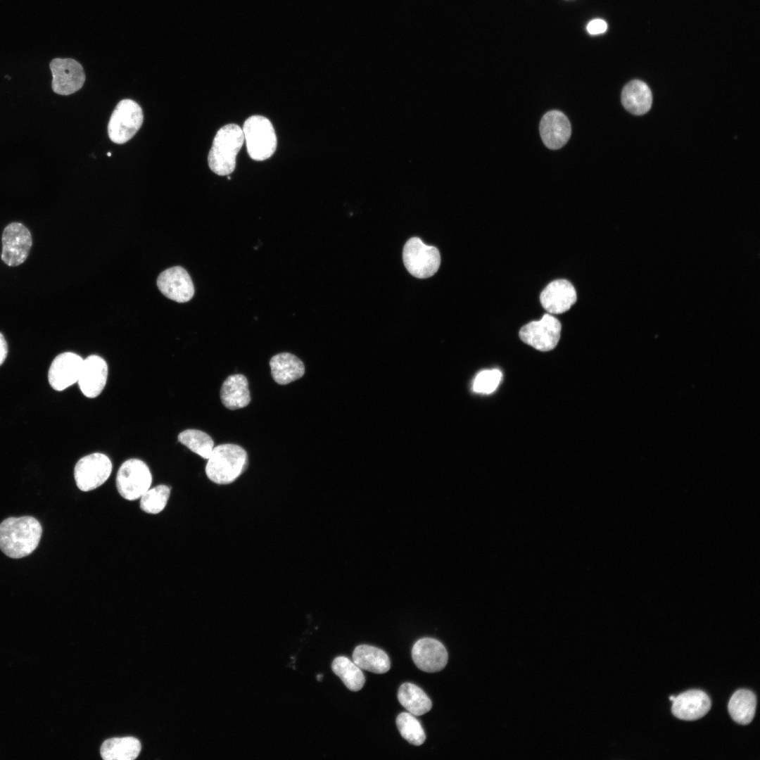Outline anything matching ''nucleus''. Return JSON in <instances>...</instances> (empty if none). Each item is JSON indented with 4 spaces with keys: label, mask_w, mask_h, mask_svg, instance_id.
I'll list each match as a JSON object with an SVG mask.
<instances>
[{
    "label": "nucleus",
    "mask_w": 760,
    "mask_h": 760,
    "mask_svg": "<svg viewBox=\"0 0 760 760\" xmlns=\"http://www.w3.org/2000/svg\"><path fill=\"white\" fill-rule=\"evenodd\" d=\"M42 528L34 517H9L0 524V549L8 557L21 558L37 547Z\"/></svg>",
    "instance_id": "obj_1"
},
{
    "label": "nucleus",
    "mask_w": 760,
    "mask_h": 760,
    "mask_svg": "<svg viewBox=\"0 0 760 760\" xmlns=\"http://www.w3.org/2000/svg\"><path fill=\"white\" fill-rule=\"evenodd\" d=\"M246 451L236 444H221L213 448L205 465L207 477L220 485L235 481L248 464Z\"/></svg>",
    "instance_id": "obj_2"
},
{
    "label": "nucleus",
    "mask_w": 760,
    "mask_h": 760,
    "mask_svg": "<svg viewBox=\"0 0 760 760\" xmlns=\"http://www.w3.org/2000/svg\"><path fill=\"white\" fill-rule=\"evenodd\" d=\"M244 141L242 129L236 124L221 127L213 139L208 161L210 170L221 176L231 174L236 158Z\"/></svg>",
    "instance_id": "obj_3"
},
{
    "label": "nucleus",
    "mask_w": 760,
    "mask_h": 760,
    "mask_svg": "<svg viewBox=\"0 0 760 760\" xmlns=\"http://www.w3.org/2000/svg\"><path fill=\"white\" fill-rule=\"evenodd\" d=\"M242 131L250 157L257 161L270 158L277 148V137L271 122L261 115H253L244 122Z\"/></svg>",
    "instance_id": "obj_4"
},
{
    "label": "nucleus",
    "mask_w": 760,
    "mask_h": 760,
    "mask_svg": "<svg viewBox=\"0 0 760 760\" xmlns=\"http://www.w3.org/2000/svg\"><path fill=\"white\" fill-rule=\"evenodd\" d=\"M144 120L141 106L131 99H123L115 106L108 125L110 139L118 144L130 140L140 129Z\"/></svg>",
    "instance_id": "obj_5"
},
{
    "label": "nucleus",
    "mask_w": 760,
    "mask_h": 760,
    "mask_svg": "<svg viewBox=\"0 0 760 760\" xmlns=\"http://www.w3.org/2000/svg\"><path fill=\"white\" fill-rule=\"evenodd\" d=\"M152 483L148 467L139 459L125 461L116 476V486L120 495L127 500H135L147 491Z\"/></svg>",
    "instance_id": "obj_6"
},
{
    "label": "nucleus",
    "mask_w": 760,
    "mask_h": 760,
    "mask_svg": "<svg viewBox=\"0 0 760 760\" xmlns=\"http://www.w3.org/2000/svg\"><path fill=\"white\" fill-rule=\"evenodd\" d=\"M403 259L408 272L420 279L433 276L441 264V255L437 248L424 244L418 237H412L406 242Z\"/></svg>",
    "instance_id": "obj_7"
},
{
    "label": "nucleus",
    "mask_w": 760,
    "mask_h": 760,
    "mask_svg": "<svg viewBox=\"0 0 760 760\" xmlns=\"http://www.w3.org/2000/svg\"><path fill=\"white\" fill-rule=\"evenodd\" d=\"M109 457L101 452L87 455L78 460L74 469L77 488L82 491L94 490L103 484L112 471Z\"/></svg>",
    "instance_id": "obj_8"
},
{
    "label": "nucleus",
    "mask_w": 760,
    "mask_h": 760,
    "mask_svg": "<svg viewBox=\"0 0 760 760\" xmlns=\"http://www.w3.org/2000/svg\"><path fill=\"white\" fill-rule=\"evenodd\" d=\"M1 260L10 267L23 263L30 253L32 239L30 232L21 223L12 222L3 232Z\"/></svg>",
    "instance_id": "obj_9"
},
{
    "label": "nucleus",
    "mask_w": 760,
    "mask_h": 760,
    "mask_svg": "<svg viewBox=\"0 0 760 760\" xmlns=\"http://www.w3.org/2000/svg\"><path fill=\"white\" fill-rule=\"evenodd\" d=\"M562 325L551 314H545L538 321H532L524 325L519 331V337L526 344L540 351L553 349L557 344Z\"/></svg>",
    "instance_id": "obj_10"
},
{
    "label": "nucleus",
    "mask_w": 760,
    "mask_h": 760,
    "mask_svg": "<svg viewBox=\"0 0 760 760\" xmlns=\"http://www.w3.org/2000/svg\"><path fill=\"white\" fill-rule=\"evenodd\" d=\"M49 67L53 77L51 87L56 94L68 96L82 87L85 74L82 65L75 59L56 58Z\"/></svg>",
    "instance_id": "obj_11"
},
{
    "label": "nucleus",
    "mask_w": 760,
    "mask_h": 760,
    "mask_svg": "<svg viewBox=\"0 0 760 760\" xmlns=\"http://www.w3.org/2000/svg\"><path fill=\"white\" fill-rule=\"evenodd\" d=\"M83 360L81 356L72 352L57 355L48 372L50 386L54 390L61 391L77 382Z\"/></svg>",
    "instance_id": "obj_12"
},
{
    "label": "nucleus",
    "mask_w": 760,
    "mask_h": 760,
    "mask_svg": "<svg viewBox=\"0 0 760 760\" xmlns=\"http://www.w3.org/2000/svg\"><path fill=\"white\" fill-rule=\"evenodd\" d=\"M412 657L418 669L425 672L435 673L445 667L448 654L445 646L438 640L424 638L414 644Z\"/></svg>",
    "instance_id": "obj_13"
},
{
    "label": "nucleus",
    "mask_w": 760,
    "mask_h": 760,
    "mask_svg": "<svg viewBox=\"0 0 760 760\" xmlns=\"http://www.w3.org/2000/svg\"><path fill=\"white\" fill-rule=\"evenodd\" d=\"M157 285L164 296L178 303L190 300L194 294V287L189 274L179 266L161 272L158 277Z\"/></svg>",
    "instance_id": "obj_14"
},
{
    "label": "nucleus",
    "mask_w": 760,
    "mask_h": 760,
    "mask_svg": "<svg viewBox=\"0 0 760 760\" xmlns=\"http://www.w3.org/2000/svg\"><path fill=\"white\" fill-rule=\"evenodd\" d=\"M108 370L106 362L97 355H91L83 360L77 383L84 395L94 398L102 392L106 384Z\"/></svg>",
    "instance_id": "obj_15"
},
{
    "label": "nucleus",
    "mask_w": 760,
    "mask_h": 760,
    "mask_svg": "<svg viewBox=\"0 0 760 760\" xmlns=\"http://www.w3.org/2000/svg\"><path fill=\"white\" fill-rule=\"evenodd\" d=\"M539 130L544 144L552 150L564 146L571 134V127L568 118L564 113L557 110H550L543 116Z\"/></svg>",
    "instance_id": "obj_16"
},
{
    "label": "nucleus",
    "mask_w": 760,
    "mask_h": 760,
    "mask_svg": "<svg viewBox=\"0 0 760 760\" xmlns=\"http://www.w3.org/2000/svg\"><path fill=\"white\" fill-rule=\"evenodd\" d=\"M540 301L549 314H562L570 309L576 301V292L573 284L566 279L550 282L541 292Z\"/></svg>",
    "instance_id": "obj_17"
},
{
    "label": "nucleus",
    "mask_w": 760,
    "mask_h": 760,
    "mask_svg": "<svg viewBox=\"0 0 760 760\" xmlns=\"http://www.w3.org/2000/svg\"><path fill=\"white\" fill-rule=\"evenodd\" d=\"M671 711L678 718L693 721L703 717L711 708L709 697L704 691L690 690L675 697Z\"/></svg>",
    "instance_id": "obj_18"
},
{
    "label": "nucleus",
    "mask_w": 760,
    "mask_h": 760,
    "mask_svg": "<svg viewBox=\"0 0 760 760\" xmlns=\"http://www.w3.org/2000/svg\"><path fill=\"white\" fill-rule=\"evenodd\" d=\"M220 398L223 405L229 410L246 407L251 402L246 377L241 374L229 376L221 386Z\"/></svg>",
    "instance_id": "obj_19"
},
{
    "label": "nucleus",
    "mask_w": 760,
    "mask_h": 760,
    "mask_svg": "<svg viewBox=\"0 0 760 760\" xmlns=\"http://www.w3.org/2000/svg\"><path fill=\"white\" fill-rule=\"evenodd\" d=\"M270 365L272 378L280 385L294 381L305 374L303 362L289 353H281L274 355L270 359Z\"/></svg>",
    "instance_id": "obj_20"
},
{
    "label": "nucleus",
    "mask_w": 760,
    "mask_h": 760,
    "mask_svg": "<svg viewBox=\"0 0 760 760\" xmlns=\"http://www.w3.org/2000/svg\"><path fill=\"white\" fill-rule=\"evenodd\" d=\"M652 102V92L644 82L633 80L625 85L621 92V103L631 113L641 115L647 113Z\"/></svg>",
    "instance_id": "obj_21"
},
{
    "label": "nucleus",
    "mask_w": 760,
    "mask_h": 760,
    "mask_svg": "<svg viewBox=\"0 0 760 760\" xmlns=\"http://www.w3.org/2000/svg\"><path fill=\"white\" fill-rule=\"evenodd\" d=\"M353 661L361 669L374 673H384L391 668L387 654L382 650L369 645L357 646L353 653Z\"/></svg>",
    "instance_id": "obj_22"
},
{
    "label": "nucleus",
    "mask_w": 760,
    "mask_h": 760,
    "mask_svg": "<svg viewBox=\"0 0 760 760\" xmlns=\"http://www.w3.org/2000/svg\"><path fill=\"white\" fill-rule=\"evenodd\" d=\"M141 747L139 740L134 737H113L103 742L100 752L105 760H133Z\"/></svg>",
    "instance_id": "obj_23"
},
{
    "label": "nucleus",
    "mask_w": 760,
    "mask_h": 760,
    "mask_svg": "<svg viewBox=\"0 0 760 760\" xmlns=\"http://www.w3.org/2000/svg\"><path fill=\"white\" fill-rule=\"evenodd\" d=\"M756 698L755 695L747 689H740L731 696L728 709L732 718L742 725L749 724L755 714Z\"/></svg>",
    "instance_id": "obj_24"
},
{
    "label": "nucleus",
    "mask_w": 760,
    "mask_h": 760,
    "mask_svg": "<svg viewBox=\"0 0 760 760\" xmlns=\"http://www.w3.org/2000/svg\"><path fill=\"white\" fill-rule=\"evenodd\" d=\"M398 699L401 705L414 716H421L429 711L432 702L427 695L417 685L405 683L400 685Z\"/></svg>",
    "instance_id": "obj_25"
},
{
    "label": "nucleus",
    "mask_w": 760,
    "mask_h": 760,
    "mask_svg": "<svg viewBox=\"0 0 760 760\" xmlns=\"http://www.w3.org/2000/svg\"><path fill=\"white\" fill-rule=\"evenodd\" d=\"M332 671L344 685L351 691L360 690L365 683V678L361 669L348 658L339 656L332 661Z\"/></svg>",
    "instance_id": "obj_26"
},
{
    "label": "nucleus",
    "mask_w": 760,
    "mask_h": 760,
    "mask_svg": "<svg viewBox=\"0 0 760 760\" xmlns=\"http://www.w3.org/2000/svg\"><path fill=\"white\" fill-rule=\"evenodd\" d=\"M178 441L190 450L208 460L214 448L213 438L198 429H186L178 435Z\"/></svg>",
    "instance_id": "obj_27"
},
{
    "label": "nucleus",
    "mask_w": 760,
    "mask_h": 760,
    "mask_svg": "<svg viewBox=\"0 0 760 760\" xmlns=\"http://www.w3.org/2000/svg\"><path fill=\"white\" fill-rule=\"evenodd\" d=\"M396 726L401 736L410 744L419 746L424 742L426 735L424 729L413 714L400 713L396 718Z\"/></svg>",
    "instance_id": "obj_28"
},
{
    "label": "nucleus",
    "mask_w": 760,
    "mask_h": 760,
    "mask_svg": "<svg viewBox=\"0 0 760 760\" xmlns=\"http://www.w3.org/2000/svg\"><path fill=\"white\" fill-rule=\"evenodd\" d=\"M170 494V488L158 485L149 488L140 498V507L148 514H158L165 507Z\"/></svg>",
    "instance_id": "obj_29"
},
{
    "label": "nucleus",
    "mask_w": 760,
    "mask_h": 760,
    "mask_svg": "<svg viewBox=\"0 0 760 760\" xmlns=\"http://www.w3.org/2000/svg\"><path fill=\"white\" fill-rule=\"evenodd\" d=\"M502 379L499 369L484 370L479 373L473 382V390L476 393L489 394L498 388Z\"/></svg>",
    "instance_id": "obj_30"
},
{
    "label": "nucleus",
    "mask_w": 760,
    "mask_h": 760,
    "mask_svg": "<svg viewBox=\"0 0 760 760\" xmlns=\"http://www.w3.org/2000/svg\"><path fill=\"white\" fill-rule=\"evenodd\" d=\"M607 30V24L602 19H594L589 22L587 25V31L590 34H600L605 32Z\"/></svg>",
    "instance_id": "obj_31"
},
{
    "label": "nucleus",
    "mask_w": 760,
    "mask_h": 760,
    "mask_svg": "<svg viewBox=\"0 0 760 760\" xmlns=\"http://www.w3.org/2000/svg\"><path fill=\"white\" fill-rule=\"evenodd\" d=\"M8 354V345L4 335L0 332V366L5 361Z\"/></svg>",
    "instance_id": "obj_32"
},
{
    "label": "nucleus",
    "mask_w": 760,
    "mask_h": 760,
    "mask_svg": "<svg viewBox=\"0 0 760 760\" xmlns=\"http://www.w3.org/2000/svg\"><path fill=\"white\" fill-rule=\"evenodd\" d=\"M322 677H323V676L322 674H319V675H317V680L319 681H321L322 679Z\"/></svg>",
    "instance_id": "obj_33"
},
{
    "label": "nucleus",
    "mask_w": 760,
    "mask_h": 760,
    "mask_svg": "<svg viewBox=\"0 0 760 760\" xmlns=\"http://www.w3.org/2000/svg\"><path fill=\"white\" fill-rule=\"evenodd\" d=\"M674 699H675V696H671L669 697V699L671 700V701H673Z\"/></svg>",
    "instance_id": "obj_34"
},
{
    "label": "nucleus",
    "mask_w": 760,
    "mask_h": 760,
    "mask_svg": "<svg viewBox=\"0 0 760 760\" xmlns=\"http://www.w3.org/2000/svg\"><path fill=\"white\" fill-rule=\"evenodd\" d=\"M107 155H108V156H111V153L108 152V153H107Z\"/></svg>",
    "instance_id": "obj_35"
}]
</instances>
